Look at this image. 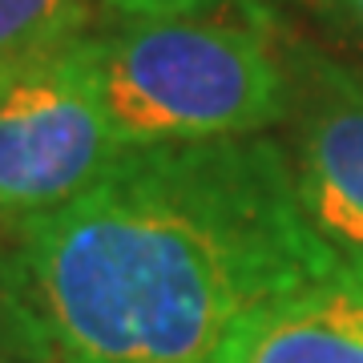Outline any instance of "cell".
Instances as JSON below:
<instances>
[{
  "label": "cell",
  "mask_w": 363,
  "mask_h": 363,
  "mask_svg": "<svg viewBox=\"0 0 363 363\" xmlns=\"http://www.w3.org/2000/svg\"><path fill=\"white\" fill-rule=\"evenodd\" d=\"M218 363H363V274L335 267L242 319Z\"/></svg>",
  "instance_id": "5b68a950"
},
{
  "label": "cell",
  "mask_w": 363,
  "mask_h": 363,
  "mask_svg": "<svg viewBox=\"0 0 363 363\" xmlns=\"http://www.w3.org/2000/svg\"><path fill=\"white\" fill-rule=\"evenodd\" d=\"M319 33H327L331 45L351 52V61L363 69V0H298Z\"/></svg>",
  "instance_id": "ba28073f"
},
{
  "label": "cell",
  "mask_w": 363,
  "mask_h": 363,
  "mask_svg": "<svg viewBox=\"0 0 363 363\" xmlns=\"http://www.w3.org/2000/svg\"><path fill=\"white\" fill-rule=\"evenodd\" d=\"M0 363H57L13 226H0Z\"/></svg>",
  "instance_id": "8992f818"
},
{
  "label": "cell",
  "mask_w": 363,
  "mask_h": 363,
  "mask_svg": "<svg viewBox=\"0 0 363 363\" xmlns=\"http://www.w3.org/2000/svg\"><path fill=\"white\" fill-rule=\"evenodd\" d=\"M101 21V0H0V65L81 40Z\"/></svg>",
  "instance_id": "52a82bcc"
},
{
  "label": "cell",
  "mask_w": 363,
  "mask_h": 363,
  "mask_svg": "<svg viewBox=\"0 0 363 363\" xmlns=\"http://www.w3.org/2000/svg\"><path fill=\"white\" fill-rule=\"evenodd\" d=\"M117 154L93 93L85 37L0 65V226L69 202Z\"/></svg>",
  "instance_id": "3957f363"
},
{
  "label": "cell",
  "mask_w": 363,
  "mask_h": 363,
  "mask_svg": "<svg viewBox=\"0 0 363 363\" xmlns=\"http://www.w3.org/2000/svg\"><path fill=\"white\" fill-rule=\"evenodd\" d=\"M13 234L57 363H218L247 315L335 271L271 133L130 145Z\"/></svg>",
  "instance_id": "6da1fadb"
},
{
  "label": "cell",
  "mask_w": 363,
  "mask_h": 363,
  "mask_svg": "<svg viewBox=\"0 0 363 363\" xmlns=\"http://www.w3.org/2000/svg\"><path fill=\"white\" fill-rule=\"evenodd\" d=\"M283 150L298 210L335 267L363 274V69L286 25Z\"/></svg>",
  "instance_id": "277c9868"
},
{
  "label": "cell",
  "mask_w": 363,
  "mask_h": 363,
  "mask_svg": "<svg viewBox=\"0 0 363 363\" xmlns=\"http://www.w3.org/2000/svg\"><path fill=\"white\" fill-rule=\"evenodd\" d=\"M93 93L121 150L250 138L283 125L286 16L274 4L202 16H101L85 33Z\"/></svg>",
  "instance_id": "7a4b0ae2"
},
{
  "label": "cell",
  "mask_w": 363,
  "mask_h": 363,
  "mask_svg": "<svg viewBox=\"0 0 363 363\" xmlns=\"http://www.w3.org/2000/svg\"><path fill=\"white\" fill-rule=\"evenodd\" d=\"M274 0H101V16L142 21V16H202L218 9H262Z\"/></svg>",
  "instance_id": "9c48e42d"
}]
</instances>
